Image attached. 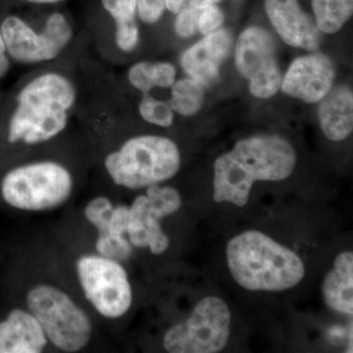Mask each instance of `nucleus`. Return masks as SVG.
I'll return each instance as SVG.
<instances>
[{"label": "nucleus", "mask_w": 353, "mask_h": 353, "mask_svg": "<svg viewBox=\"0 0 353 353\" xmlns=\"http://www.w3.org/2000/svg\"><path fill=\"white\" fill-rule=\"evenodd\" d=\"M296 164L294 146L278 134L241 139L233 150L216 159L213 199L243 208L255 183L285 180Z\"/></svg>", "instance_id": "1"}, {"label": "nucleus", "mask_w": 353, "mask_h": 353, "mask_svg": "<svg viewBox=\"0 0 353 353\" xmlns=\"http://www.w3.org/2000/svg\"><path fill=\"white\" fill-rule=\"evenodd\" d=\"M76 101L75 83L64 74L46 72L34 77L18 94L7 141L36 146L57 139L68 126Z\"/></svg>", "instance_id": "2"}, {"label": "nucleus", "mask_w": 353, "mask_h": 353, "mask_svg": "<svg viewBox=\"0 0 353 353\" xmlns=\"http://www.w3.org/2000/svg\"><path fill=\"white\" fill-rule=\"evenodd\" d=\"M230 272L243 289L279 292L292 289L303 281V259L259 231H246L227 245Z\"/></svg>", "instance_id": "3"}, {"label": "nucleus", "mask_w": 353, "mask_h": 353, "mask_svg": "<svg viewBox=\"0 0 353 353\" xmlns=\"http://www.w3.org/2000/svg\"><path fill=\"white\" fill-rule=\"evenodd\" d=\"M23 305L43 327L51 350L78 353L94 338V322L83 303L66 287L50 278H34L28 284Z\"/></svg>", "instance_id": "4"}, {"label": "nucleus", "mask_w": 353, "mask_h": 353, "mask_svg": "<svg viewBox=\"0 0 353 353\" xmlns=\"http://www.w3.org/2000/svg\"><path fill=\"white\" fill-rule=\"evenodd\" d=\"M181 161L175 141L158 134H141L108 152L103 168L117 187L141 190L173 179L180 170Z\"/></svg>", "instance_id": "5"}, {"label": "nucleus", "mask_w": 353, "mask_h": 353, "mask_svg": "<svg viewBox=\"0 0 353 353\" xmlns=\"http://www.w3.org/2000/svg\"><path fill=\"white\" fill-rule=\"evenodd\" d=\"M76 180L67 165L39 159L18 165L0 182V196L9 208L24 212H46L65 205L73 196Z\"/></svg>", "instance_id": "6"}, {"label": "nucleus", "mask_w": 353, "mask_h": 353, "mask_svg": "<svg viewBox=\"0 0 353 353\" xmlns=\"http://www.w3.org/2000/svg\"><path fill=\"white\" fill-rule=\"evenodd\" d=\"M72 264L83 301L95 314L115 322L130 312L134 289L125 263L90 250L77 253Z\"/></svg>", "instance_id": "7"}, {"label": "nucleus", "mask_w": 353, "mask_h": 353, "mask_svg": "<svg viewBox=\"0 0 353 353\" xmlns=\"http://www.w3.org/2000/svg\"><path fill=\"white\" fill-rule=\"evenodd\" d=\"M232 316L223 299L208 296L196 303L187 319L170 327L162 345L170 353H217L229 341Z\"/></svg>", "instance_id": "8"}, {"label": "nucleus", "mask_w": 353, "mask_h": 353, "mask_svg": "<svg viewBox=\"0 0 353 353\" xmlns=\"http://www.w3.org/2000/svg\"><path fill=\"white\" fill-rule=\"evenodd\" d=\"M180 192L169 185H155L145 189L129 205L127 236L134 250H148L162 255L170 246L162 221L182 208Z\"/></svg>", "instance_id": "9"}, {"label": "nucleus", "mask_w": 353, "mask_h": 353, "mask_svg": "<svg viewBox=\"0 0 353 353\" xmlns=\"http://www.w3.org/2000/svg\"><path fill=\"white\" fill-rule=\"evenodd\" d=\"M234 63L241 75L250 81L253 97L270 99L280 90L283 77L277 48L266 30L250 27L241 32L234 46Z\"/></svg>", "instance_id": "10"}, {"label": "nucleus", "mask_w": 353, "mask_h": 353, "mask_svg": "<svg viewBox=\"0 0 353 353\" xmlns=\"http://www.w3.org/2000/svg\"><path fill=\"white\" fill-rule=\"evenodd\" d=\"M334 78L333 60L328 55L315 51L292 61L282 79L280 90L306 103H317L333 88Z\"/></svg>", "instance_id": "11"}, {"label": "nucleus", "mask_w": 353, "mask_h": 353, "mask_svg": "<svg viewBox=\"0 0 353 353\" xmlns=\"http://www.w3.org/2000/svg\"><path fill=\"white\" fill-rule=\"evenodd\" d=\"M265 11L285 43L310 52L319 50L321 32L314 18L304 12L297 0H265Z\"/></svg>", "instance_id": "12"}, {"label": "nucleus", "mask_w": 353, "mask_h": 353, "mask_svg": "<svg viewBox=\"0 0 353 353\" xmlns=\"http://www.w3.org/2000/svg\"><path fill=\"white\" fill-rule=\"evenodd\" d=\"M233 46L231 32L226 29L217 30L188 48L181 57V66L188 77L208 88L217 80L221 65L229 57Z\"/></svg>", "instance_id": "13"}, {"label": "nucleus", "mask_w": 353, "mask_h": 353, "mask_svg": "<svg viewBox=\"0 0 353 353\" xmlns=\"http://www.w3.org/2000/svg\"><path fill=\"white\" fill-rule=\"evenodd\" d=\"M7 53L22 64L51 61L61 54L46 32H38L17 16H9L0 28Z\"/></svg>", "instance_id": "14"}, {"label": "nucleus", "mask_w": 353, "mask_h": 353, "mask_svg": "<svg viewBox=\"0 0 353 353\" xmlns=\"http://www.w3.org/2000/svg\"><path fill=\"white\" fill-rule=\"evenodd\" d=\"M50 348L43 327L24 306L11 309L0 321V353H41Z\"/></svg>", "instance_id": "15"}, {"label": "nucleus", "mask_w": 353, "mask_h": 353, "mask_svg": "<svg viewBox=\"0 0 353 353\" xmlns=\"http://www.w3.org/2000/svg\"><path fill=\"white\" fill-rule=\"evenodd\" d=\"M318 119L323 134L332 141H341L353 131V94L347 85L332 88L319 101Z\"/></svg>", "instance_id": "16"}, {"label": "nucleus", "mask_w": 353, "mask_h": 353, "mask_svg": "<svg viewBox=\"0 0 353 353\" xmlns=\"http://www.w3.org/2000/svg\"><path fill=\"white\" fill-rule=\"evenodd\" d=\"M323 299L332 310L353 315V253L341 252L334 259L333 269L322 285Z\"/></svg>", "instance_id": "17"}, {"label": "nucleus", "mask_w": 353, "mask_h": 353, "mask_svg": "<svg viewBox=\"0 0 353 353\" xmlns=\"http://www.w3.org/2000/svg\"><path fill=\"white\" fill-rule=\"evenodd\" d=\"M104 10L115 22V43L123 52H132L139 43L137 0H101Z\"/></svg>", "instance_id": "18"}, {"label": "nucleus", "mask_w": 353, "mask_h": 353, "mask_svg": "<svg viewBox=\"0 0 353 353\" xmlns=\"http://www.w3.org/2000/svg\"><path fill=\"white\" fill-rule=\"evenodd\" d=\"M316 26L324 34H336L352 18L353 0H312Z\"/></svg>", "instance_id": "19"}, {"label": "nucleus", "mask_w": 353, "mask_h": 353, "mask_svg": "<svg viewBox=\"0 0 353 353\" xmlns=\"http://www.w3.org/2000/svg\"><path fill=\"white\" fill-rule=\"evenodd\" d=\"M169 101L174 112L190 117L201 110L205 99V85L194 79H181L172 85Z\"/></svg>", "instance_id": "20"}, {"label": "nucleus", "mask_w": 353, "mask_h": 353, "mask_svg": "<svg viewBox=\"0 0 353 353\" xmlns=\"http://www.w3.org/2000/svg\"><path fill=\"white\" fill-rule=\"evenodd\" d=\"M92 250L125 264L131 259L134 252L128 236H116L109 232L95 234Z\"/></svg>", "instance_id": "21"}, {"label": "nucleus", "mask_w": 353, "mask_h": 353, "mask_svg": "<svg viewBox=\"0 0 353 353\" xmlns=\"http://www.w3.org/2000/svg\"><path fill=\"white\" fill-rule=\"evenodd\" d=\"M115 204L111 197L105 194H99L88 201L83 206V218L85 222L94 229L95 234L108 232Z\"/></svg>", "instance_id": "22"}, {"label": "nucleus", "mask_w": 353, "mask_h": 353, "mask_svg": "<svg viewBox=\"0 0 353 353\" xmlns=\"http://www.w3.org/2000/svg\"><path fill=\"white\" fill-rule=\"evenodd\" d=\"M139 115L145 122L155 126L169 128L173 125L174 111L168 101L155 99L150 94H143L139 101Z\"/></svg>", "instance_id": "23"}, {"label": "nucleus", "mask_w": 353, "mask_h": 353, "mask_svg": "<svg viewBox=\"0 0 353 353\" xmlns=\"http://www.w3.org/2000/svg\"><path fill=\"white\" fill-rule=\"evenodd\" d=\"M128 81L141 94H150L155 88L153 62L141 61L132 65L128 71Z\"/></svg>", "instance_id": "24"}, {"label": "nucleus", "mask_w": 353, "mask_h": 353, "mask_svg": "<svg viewBox=\"0 0 353 353\" xmlns=\"http://www.w3.org/2000/svg\"><path fill=\"white\" fill-rule=\"evenodd\" d=\"M174 23L176 34L181 38H190L199 31V9L185 6L180 12L176 14Z\"/></svg>", "instance_id": "25"}, {"label": "nucleus", "mask_w": 353, "mask_h": 353, "mask_svg": "<svg viewBox=\"0 0 353 353\" xmlns=\"http://www.w3.org/2000/svg\"><path fill=\"white\" fill-rule=\"evenodd\" d=\"M224 13L219 7L215 4L206 6L205 8L199 10V31L203 36L217 31L224 23Z\"/></svg>", "instance_id": "26"}, {"label": "nucleus", "mask_w": 353, "mask_h": 353, "mask_svg": "<svg viewBox=\"0 0 353 353\" xmlns=\"http://www.w3.org/2000/svg\"><path fill=\"white\" fill-rule=\"evenodd\" d=\"M165 9V0H137V12L139 19L146 24L159 21Z\"/></svg>", "instance_id": "27"}, {"label": "nucleus", "mask_w": 353, "mask_h": 353, "mask_svg": "<svg viewBox=\"0 0 353 353\" xmlns=\"http://www.w3.org/2000/svg\"><path fill=\"white\" fill-rule=\"evenodd\" d=\"M155 88H169L176 82V71L170 62H153Z\"/></svg>", "instance_id": "28"}, {"label": "nucleus", "mask_w": 353, "mask_h": 353, "mask_svg": "<svg viewBox=\"0 0 353 353\" xmlns=\"http://www.w3.org/2000/svg\"><path fill=\"white\" fill-rule=\"evenodd\" d=\"M1 32H0V78L6 75L9 70V59Z\"/></svg>", "instance_id": "29"}, {"label": "nucleus", "mask_w": 353, "mask_h": 353, "mask_svg": "<svg viewBox=\"0 0 353 353\" xmlns=\"http://www.w3.org/2000/svg\"><path fill=\"white\" fill-rule=\"evenodd\" d=\"M189 0H165V7L171 13L176 14L187 6Z\"/></svg>", "instance_id": "30"}, {"label": "nucleus", "mask_w": 353, "mask_h": 353, "mask_svg": "<svg viewBox=\"0 0 353 353\" xmlns=\"http://www.w3.org/2000/svg\"><path fill=\"white\" fill-rule=\"evenodd\" d=\"M218 1H220V0H189L188 6L194 7V8L201 10V9L205 8L206 6L215 4L216 2Z\"/></svg>", "instance_id": "31"}, {"label": "nucleus", "mask_w": 353, "mask_h": 353, "mask_svg": "<svg viewBox=\"0 0 353 353\" xmlns=\"http://www.w3.org/2000/svg\"><path fill=\"white\" fill-rule=\"evenodd\" d=\"M353 325H352V322L350 323V330H348V336H347V352H350V353H352L353 352V339H352V336H353Z\"/></svg>", "instance_id": "32"}, {"label": "nucleus", "mask_w": 353, "mask_h": 353, "mask_svg": "<svg viewBox=\"0 0 353 353\" xmlns=\"http://www.w3.org/2000/svg\"><path fill=\"white\" fill-rule=\"evenodd\" d=\"M26 1L31 2V3L34 4H53L64 1V0H26Z\"/></svg>", "instance_id": "33"}]
</instances>
